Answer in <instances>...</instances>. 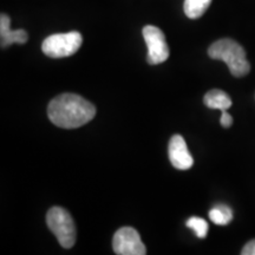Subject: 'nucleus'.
Listing matches in <instances>:
<instances>
[{"instance_id":"obj_12","label":"nucleus","mask_w":255,"mask_h":255,"mask_svg":"<svg viewBox=\"0 0 255 255\" xmlns=\"http://www.w3.org/2000/svg\"><path fill=\"white\" fill-rule=\"evenodd\" d=\"M187 227L190 228L191 231L196 234V237L199 239H205L208 234V222L206 220L197 218V216H193L186 222Z\"/></svg>"},{"instance_id":"obj_13","label":"nucleus","mask_w":255,"mask_h":255,"mask_svg":"<svg viewBox=\"0 0 255 255\" xmlns=\"http://www.w3.org/2000/svg\"><path fill=\"white\" fill-rule=\"evenodd\" d=\"M220 123L223 128H229L233 124V117L227 113V110L222 111L221 119H220Z\"/></svg>"},{"instance_id":"obj_8","label":"nucleus","mask_w":255,"mask_h":255,"mask_svg":"<svg viewBox=\"0 0 255 255\" xmlns=\"http://www.w3.org/2000/svg\"><path fill=\"white\" fill-rule=\"evenodd\" d=\"M9 17L2 13L0 15V38H1V47H8L12 44H25L28 36L25 30H11L9 28Z\"/></svg>"},{"instance_id":"obj_14","label":"nucleus","mask_w":255,"mask_h":255,"mask_svg":"<svg viewBox=\"0 0 255 255\" xmlns=\"http://www.w3.org/2000/svg\"><path fill=\"white\" fill-rule=\"evenodd\" d=\"M242 255H255V239L248 242V244L242 248L241 251Z\"/></svg>"},{"instance_id":"obj_5","label":"nucleus","mask_w":255,"mask_h":255,"mask_svg":"<svg viewBox=\"0 0 255 255\" xmlns=\"http://www.w3.org/2000/svg\"><path fill=\"white\" fill-rule=\"evenodd\" d=\"M143 38L148 46L146 62L149 64L156 65V64L165 62L169 58V47L161 28L152 26V25H146L143 28Z\"/></svg>"},{"instance_id":"obj_11","label":"nucleus","mask_w":255,"mask_h":255,"mask_svg":"<svg viewBox=\"0 0 255 255\" xmlns=\"http://www.w3.org/2000/svg\"><path fill=\"white\" fill-rule=\"evenodd\" d=\"M209 219L215 225L226 226L233 220V212L228 206L218 205L209 212Z\"/></svg>"},{"instance_id":"obj_6","label":"nucleus","mask_w":255,"mask_h":255,"mask_svg":"<svg viewBox=\"0 0 255 255\" xmlns=\"http://www.w3.org/2000/svg\"><path fill=\"white\" fill-rule=\"evenodd\" d=\"M114 252L119 255H144L146 248L138 232L131 227H123L115 233L113 239Z\"/></svg>"},{"instance_id":"obj_1","label":"nucleus","mask_w":255,"mask_h":255,"mask_svg":"<svg viewBox=\"0 0 255 255\" xmlns=\"http://www.w3.org/2000/svg\"><path fill=\"white\" fill-rule=\"evenodd\" d=\"M49 120L63 129H76L90 122L96 115L95 105L76 94H62L47 108Z\"/></svg>"},{"instance_id":"obj_2","label":"nucleus","mask_w":255,"mask_h":255,"mask_svg":"<svg viewBox=\"0 0 255 255\" xmlns=\"http://www.w3.org/2000/svg\"><path fill=\"white\" fill-rule=\"evenodd\" d=\"M210 58L222 60L227 64L229 71L235 77H244L251 71L246 51L235 40L225 38L213 43L208 49Z\"/></svg>"},{"instance_id":"obj_3","label":"nucleus","mask_w":255,"mask_h":255,"mask_svg":"<svg viewBox=\"0 0 255 255\" xmlns=\"http://www.w3.org/2000/svg\"><path fill=\"white\" fill-rule=\"evenodd\" d=\"M47 227L55 234L63 248H71L76 242V226L68 210L52 207L46 214Z\"/></svg>"},{"instance_id":"obj_4","label":"nucleus","mask_w":255,"mask_h":255,"mask_svg":"<svg viewBox=\"0 0 255 255\" xmlns=\"http://www.w3.org/2000/svg\"><path fill=\"white\" fill-rule=\"evenodd\" d=\"M83 37L77 31L56 33L43 41L41 50L50 58H65L75 55L81 49Z\"/></svg>"},{"instance_id":"obj_7","label":"nucleus","mask_w":255,"mask_h":255,"mask_svg":"<svg viewBox=\"0 0 255 255\" xmlns=\"http://www.w3.org/2000/svg\"><path fill=\"white\" fill-rule=\"evenodd\" d=\"M169 159L174 168L180 170H187L190 169L194 164L193 156L188 150L187 143L181 135H174L170 138L168 148Z\"/></svg>"},{"instance_id":"obj_9","label":"nucleus","mask_w":255,"mask_h":255,"mask_svg":"<svg viewBox=\"0 0 255 255\" xmlns=\"http://www.w3.org/2000/svg\"><path fill=\"white\" fill-rule=\"evenodd\" d=\"M203 102L209 109L226 111L232 107L231 97L225 91L219 90V89H213L207 92Z\"/></svg>"},{"instance_id":"obj_10","label":"nucleus","mask_w":255,"mask_h":255,"mask_svg":"<svg viewBox=\"0 0 255 255\" xmlns=\"http://www.w3.org/2000/svg\"><path fill=\"white\" fill-rule=\"evenodd\" d=\"M210 2H212V0H184V13L190 19L202 17L208 9Z\"/></svg>"}]
</instances>
